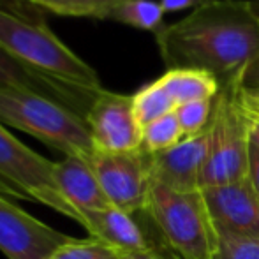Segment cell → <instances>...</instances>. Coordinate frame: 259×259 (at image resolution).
I'll return each instance as SVG.
<instances>
[{
    "mask_svg": "<svg viewBox=\"0 0 259 259\" xmlns=\"http://www.w3.org/2000/svg\"><path fill=\"white\" fill-rule=\"evenodd\" d=\"M245 116H247V122H249V140L254 147L259 148V118H256V116H249V115H245Z\"/></svg>",
    "mask_w": 259,
    "mask_h": 259,
    "instance_id": "28",
    "label": "cell"
},
{
    "mask_svg": "<svg viewBox=\"0 0 259 259\" xmlns=\"http://www.w3.org/2000/svg\"><path fill=\"white\" fill-rule=\"evenodd\" d=\"M108 20L157 34L164 28V9L154 0H123L113 7Z\"/></svg>",
    "mask_w": 259,
    "mask_h": 259,
    "instance_id": "16",
    "label": "cell"
},
{
    "mask_svg": "<svg viewBox=\"0 0 259 259\" xmlns=\"http://www.w3.org/2000/svg\"><path fill=\"white\" fill-rule=\"evenodd\" d=\"M48 259H123L122 252L113 247L106 245L99 240H76L72 238L69 243L62 245Z\"/></svg>",
    "mask_w": 259,
    "mask_h": 259,
    "instance_id": "20",
    "label": "cell"
},
{
    "mask_svg": "<svg viewBox=\"0 0 259 259\" xmlns=\"http://www.w3.org/2000/svg\"><path fill=\"white\" fill-rule=\"evenodd\" d=\"M96 152L123 154L140 150L143 127L138 122L133 96L101 90L85 118Z\"/></svg>",
    "mask_w": 259,
    "mask_h": 259,
    "instance_id": "8",
    "label": "cell"
},
{
    "mask_svg": "<svg viewBox=\"0 0 259 259\" xmlns=\"http://www.w3.org/2000/svg\"><path fill=\"white\" fill-rule=\"evenodd\" d=\"M0 90H20V92L37 94V96L65 106L85 120L94 101L103 89L94 90L89 87L55 78L39 69L30 67L23 60L0 48Z\"/></svg>",
    "mask_w": 259,
    "mask_h": 259,
    "instance_id": "9",
    "label": "cell"
},
{
    "mask_svg": "<svg viewBox=\"0 0 259 259\" xmlns=\"http://www.w3.org/2000/svg\"><path fill=\"white\" fill-rule=\"evenodd\" d=\"M210 0H159L164 13H178L185 9H196L199 6H205Z\"/></svg>",
    "mask_w": 259,
    "mask_h": 259,
    "instance_id": "24",
    "label": "cell"
},
{
    "mask_svg": "<svg viewBox=\"0 0 259 259\" xmlns=\"http://www.w3.org/2000/svg\"><path fill=\"white\" fill-rule=\"evenodd\" d=\"M123 259H178V257H167L164 252H160L157 247L152 245L148 250H141V252H129L122 254Z\"/></svg>",
    "mask_w": 259,
    "mask_h": 259,
    "instance_id": "27",
    "label": "cell"
},
{
    "mask_svg": "<svg viewBox=\"0 0 259 259\" xmlns=\"http://www.w3.org/2000/svg\"><path fill=\"white\" fill-rule=\"evenodd\" d=\"M210 134L208 127L196 136L184 138L180 143L159 154H150L152 180L178 192L201 191V177L208 159Z\"/></svg>",
    "mask_w": 259,
    "mask_h": 259,
    "instance_id": "11",
    "label": "cell"
},
{
    "mask_svg": "<svg viewBox=\"0 0 259 259\" xmlns=\"http://www.w3.org/2000/svg\"><path fill=\"white\" fill-rule=\"evenodd\" d=\"M184 131L177 118V113L160 116L159 120L143 127V148L147 154H159L175 147L184 140Z\"/></svg>",
    "mask_w": 259,
    "mask_h": 259,
    "instance_id": "19",
    "label": "cell"
},
{
    "mask_svg": "<svg viewBox=\"0 0 259 259\" xmlns=\"http://www.w3.org/2000/svg\"><path fill=\"white\" fill-rule=\"evenodd\" d=\"M0 122L37 138L65 157L96 154L87 122L65 106L20 90H0Z\"/></svg>",
    "mask_w": 259,
    "mask_h": 259,
    "instance_id": "3",
    "label": "cell"
},
{
    "mask_svg": "<svg viewBox=\"0 0 259 259\" xmlns=\"http://www.w3.org/2000/svg\"><path fill=\"white\" fill-rule=\"evenodd\" d=\"M81 226L90 233L92 238L113 247L122 254L141 252L152 247L133 215L116 206L85 211L81 213Z\"/></svg>",
    "mask_w": 259,
    "mask_h": 259,
    "instance_id": "14",
    "label": "cell"
},
{
    "mask_svg": "<svg viewBox=\"0 0 259 259\" xmlns=\"http://www.w3.org/2000/svg\"><path fill=\"white\" fill-rule=\"evenodd\" d=\"M243 90H250V92H259V58L247 69L243 74L242 83H240Z\"/></svg>",
    "mask_w": 259,
    "mask_h": 259,
    "instance_id": "26",
    "label": "cell"
},
{
    "mask_svg": "<svg viewBox=\"0 0 259 259\" xmlns=\"http://www.w3.org/2000/svg\"><path fill=\"white\" fill-rule=\"evenodd\" d=\"M53 177L62 196L79 215L111 206L97 180L90 159L65 157L55 162Z\"/></svg>",
    "mask_w": 259,
    "mask_h": 259,
    "instance_id": "13",
    "label": "cell"
},
{
    "mask_svg": "<svg viewBox=\"0 0 259 259\" xmlns=\"http://www.w3.org/2000/svg\"><path fill=\"white\" fill-rule=\"evenodd\" d=\"M217 259H259V242L217 226Z\"/></svg>",
    "mask_w": 259,
    "mask_h": 259,
    "instance_id": "21",
    "label": "cell"
},
{
    "mask_svg": "<svg viewBox=\"0 0 259 259\" xmlns=\"http://www.w3.org/2000/svg\"><path fill=\"white\" fill-rule=\"evenodd\" d=\"M238 87H222L213 99L208 123L210 148L201 177V191L243 180L249 173V122L240 108Z\"/></svg>",
    "mask_w": 259,
    "mask_h": 259,
    "instance_id": "5",
    "label": "cell"
},
{
    "mask_svg": "<svg viewBox=\"0 0 259 259\" xmlns=\"http://www.w3.org/2000/svg\"><path fill=\"white\" fill-rule=\"evenodd\" d=\"M252 4H254V9H256V13L259 14V0H252Z\"/></svg>",
    "mask_w": 259,
    "mask_h": 259,
    "instance_id": "30",
    "label": "cell"
},
{
    "mask_svg": "<svg viewBox=\"0 0 259 259\" xmlns=\"http://www.w3.org/2000/svg\"><path fill=\"white\" fill-rule=\"evenodd\" d=\"M0 48L55 78L101 90L99 74L64 45L45 21L0 9Z\"/></svg>",
    "mask_w": 259,
    "mask_h": 259,
    "instance_id": "4",
    "label": "cell"
},
{
    "mask_svg": "<svg viewBox=\"0 0 259 259\" xmlns=\"http://www.w3.org/2000/svg\"><path fill=\"white\" fill-rule=\"evenodd\" d=\"M134 111H136L138 122L141 127L159 120L160 116L169 115L177 109V104L171 99V96L159 85V81H152L140 89L133 96Z\"/></svg>",
    "mask_w": 259,
    "mask_h": 259,
    "instance_id": "18",
    "label": "cell"
},
{
    "mask_svg": "<svg viewBox=\"0 0 259 259\" xmlns=\"http://www.w3.org/2000/svg\"><path fill=\"white\" fill-rule=\"evenodd\" d=\"M236 96H238V103L243 113L259 118V92H250V90H243L242 87H238Z\"/></svg>",
    "mask_w": 259,
    "mask_h": 259,
    "instance_id": "23",
    "label": "cell"
},
{
    "mask_svg": "<svg viewBox=\"0 0 259 259\" xmlns=\"http://www.w3.org/2000/svg\"><path fill=\"white\" fill-rule=\"evenodd\" d=\"M13 2L18 4V6H21V7H23V6L25 7H34V6H30V4H28L27 0H13ZM34 9H35V7H34Z\"/></svg>",
    "mask_w": 259,
    "mask_h": 259,
    "instance_id": "29",
    "label": "cell"
},
{
    "mask_svg": "<svg viewBox=\"0 0 259 259\" xmlns=\"http://www.w3.org/2000/svg\"><path fill=\"white\" fill-rule=\"evenodd\" d=\"M71 240L0 194V250L7 259H48Z\"/></svg>",
    "mask_w": 259,
    "mask_h": 259,
    "instance_id": "10",
    "label": "cell"
},
{
    "mask_svg": "<svg viewBox=\"0 0 259 259\" xmlns=\"http://www.w3.org/2000/svg\"><path fill=\"white\" fill-rule=\"evenodd\" d=\"M27 2L35 9L53 13L57 16L108 20L113 7L123 0H27Z\"/></svg>",
    "mask_w": 259,
    "mask_h": 259,
    "instance_id": "17",
    "label": "cell"
},
{
    "mask_svg": "<svg viewBox=\"0 0 259 259\" xmlns=\"http://www.w3.org/2000/svg\"><path fill=\"white\" fill-rule=\"evenodd\" d=\"M247 178L250 180L254 191L259 196V148L254 147L252 143L249 147V173H247Z\"/></svg>",
    "mask_w": 259,
    "mask_h": 259,
    "instance_id": "25",
    "label": "cell"
},
{
    "mask_svg": "<svg viewBox=\"0 0 259 259\" xmlns=\"http://www.w3.org/2000/svg\"><path fill=\"white\" fill-rule=\"evenodd\" d=\"M201 192L215 226L259 242V196L249 178Z\"/></svg>",
    "mask_w": 259,
    "mask_h": 259,
    "instance_id": "12",
    "label": "cell"
},
{
    "mask_svg": "<svg viewBox=\"0 0 259 259\" xmlns=\"http://www.w3.org/2000/svg\"><path fill=\"white\" fill-rule=\"evenodd\" d=\"M90 162L109 205L131 215L145 211L152 184L150 154L143 148L123 154L96 152Z\"/></svg>",
    "mask_w": 259,
    "mask_h": 259,
    "instance_id": "7",
    "label": "cell"
},
{
    "mask_svg": "<svg viewBox=\"0 0 259 259\" xmlns=\"http://www.w3.org/2000/svg\"><path fill=\"white\" fill-rule=\"evenodd\" d=\"M157 81L169 94L177 108L192 101H211L221 90L213 76L196 69H171L157 78Z\"/></svg>",
    "mask_w": 259,
    "mask_h": 259,
    "instance_id": "15",
    "label": "cell"
},
{
    "mask_svg": "<svg viewBox=\"0 0 259 259\" xmlns=\"http://www.w3.org/2000/svg\"><path fill=\"white\" fill-rule=\"evenodd\" d=\"M167 71L196 69L222 87L242 83L259 58V14L252 0H210L155 34Z\"/></svg>",
    "mask_w": 259,
    "mask_h": 259,
    "instance_id": "1",
    "label": "cell"
},
{
    "mask_svg": "<svg viewBox=\"0 0 259 259\" xmlns=\"http://www.w3.org/2000/svg\"><path fill=\"white\" fill-rule=\"evenodd\" d=\"M53 167L55 162L23 145L0 122V194L41 203L81 224V215L62 196Z\"/></svg>",
    "mask_w": 259,
    "mask_h": 259,
    "instance_id": "6",
    "label": "cell"
},
{
    "mask_svg": "<svg viewBox=\"0 0 259 259\" xmlns=\"http://www.w3.org/2000/svg\"><path fill=\"white\" fill-rule=\"evenodd\" d=\"M211 109H213V99L192 101V103L180 104L175 109L185 138L196 136V134L203 133L206 129L211 118Z\"/></svg>",
    "mask_w": 259,
    "mask_h": 259,
    "instance_id": "22",
    "label": "cell"
},
{
    "mask_svg": "<svg viewBox=\"0 0 259 259\" xmlns=\"http://www.w3.org/2000/svg\"><path fill=\"white\" fill-rule=\"evenodd\" d=\"M145 211L178 259H217V226L203 192H178L152 180Z\"/></svg>",
    "mask_w": 259,
    "mask_h": 259,
    "instance_id": "2",
    "label": "cell"
}]
</instances>
